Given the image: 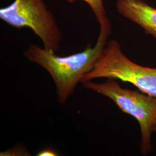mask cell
Listing matches in <instances>:
<instances>
[{
    "instance_id": "6da1fadb",
    "label": "cell",
    "mask_w": 156,
    "mask_h": 156,
    "mask_svg": "<svg viewBox=\"0 0 156 156\" xmlns=\"http://www.w3.org/2000/svg\"><path fill=\"white\" fill-rule=\"evenodd\" d=\"M100 30L96 44H87L83 51L67 56H60L55 53L30 45L24 52L29 62L42 67L50 74L55 86L58 102L64 105L74 93L79 83L86 73L93 68L111 34L112 26L108 18L100 25Z\"/></svg>"
},
{
    "instance_id": "7a4b0ae2",
    "label": "cell",
    "mask_w": 156,
    "mask_h": 156,
    "mask_svg": "<svg viewBox=\"0 0 156 156\" xmlns=\"http://www.w3.org/2000/svg\"><path fill=\"white\" fill-rule=\"evenodd\" d=\"M85 89L111 99L122 111L134 117L140 124V153L147 155L153 149L151 135L156 123V98L122 87L115 79L103 83L89 80L82 83Z\"/></svg>"
},
{
    "instance_id": "3957f363",
    "label": "cell",
    "mask_w": 156,
    "mask_h": 156,
    "mask_svg": "<svg viewBox=\"0 0 156 156\" xmlns=\"http://www.w3.org/2000/svg\"><path fill=\"white\" fill-rule=\"evenodd\" d=\"M99 78L128 82L156 98V68L140 66L129 59L115 39L108 42L93 68L84 75L80 83Z\"/></svg>"
},
{
    "instance_id": "277c9868",
    "label": "cell",
    "mask_w": 156,
    "mask_h": 156,
    "mask_svg": "<svg viewBox=\"0 0 156 156\" xmlns=\"http://www.w3.org/2000/svg\"><path fill=\"white\" fill-rule=\"evenodd\" d=\"M0 19L14 28L31 29L45 49L55 53L59 49L62 33L44 0H15L0 9Z\"/></svg>"
},
{
    "instance_id": "5b68a950",
    "label": "cell",
    "mask_w": 156,
    "mask_h": 156,
    "mask_svg": "<svg viewBox=\"0 0 156 156\" xmlns=\"http://www.w3.org/2000/svg\"><path fill=\"white\" fill-rule=\"evenodd\" d=\"M117 11L156 40V8L142 0H117Z\"/></svg>"
},
{
    "instance_id": "8992f818",
    "label": "cell",
    "mask_w": 156,
    "mask_h": 156,
    "mask_svg": "<svg viewBox=\"0 0 156 156\" xmlns=\"http://www.w3.org/2000/svg\"><path fill=\"white\" fill-rule=\"evenodd\" d=\"M69 4H73L78 1H83L89 6L93 12L98 24L100 25L108 19L104 0H62Z\"/></svg>"
},
{
    "instance_id": "52a82bcc",
    "label": "cell",
    "mask_w": 156,
    "mask_h": 156,
    "mask_svg": "<svg viewBox=\"0 0 156 156\" xmlns=\"http://www.w3.org/2000/svg\"><path fill=\"white\" fill-rule=\"evenodd\" d=\"M37 156H58V153L54 149H52L50 148H47L40 151L39 153H38Z\"/></svg>"
},
{
    "instance_id": "ba28073f",
    "label": "cell",
    "mask_w": 156,
    "mask_h": 156,
    "mask_svg": "<svg viewBox=\"0 0 156 156\" xmlns=\"http://www.w3.org/2000/svg\"><path fill=\"white\" fill-rule=\"evenodd\" d=\"M153 132H156V123L153 127Z\"/></svg>"
}]
</instances>
